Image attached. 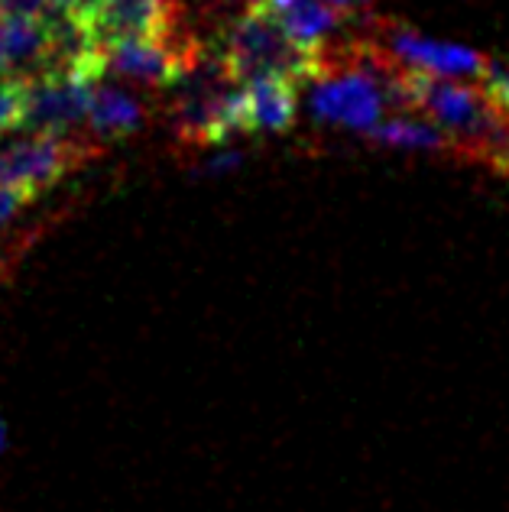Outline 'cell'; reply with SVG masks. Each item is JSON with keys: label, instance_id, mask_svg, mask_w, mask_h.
I'll use <instances>...</instances> for the list:
<instances>
[{"label": "cell", "instance_id": "17", "mask_svg": "<svg viewBox=\"0 0 509 512\" xmlns=\"http://www.w3.org/2000/svg\"><path fill=\"white\" fill-rule=\"evenodd\" d=\"M0 448H4V422H0Z\"/></svg>", "mask_w": 509, "mask_h": 512}, {"label": "cell", "instance_id": "3", "mask_svg": "<svg viewBox=\"0 0 509 512\" xmlns=\"http://www.w3.org/2000/svg\"><path fill=\"white\" fill-rule=\"evenodd\" d=\"M98 153V146L82 137L10 127L0 133V185L20 188L30 198H39L72 175L82 163Z\"/></svg>", "mask_w": 509, "mask_h": 512}, {"label": "cell", "instance_id": "18", "mask_svg": "<svg viewBox=\"0 0 509 512\" xmlns=\"http://www.w3.org/2000/svg\"><path fill=\"white\" fill-rule=\"evenodd\" d=\"M208 4H227V0H208Z\"/></svg>", "mask_w": 509, "mask_h": 512}, {"label": "cell", "instance_id": "14", "mask_svg": "<svg viewBox=\"0 0 509 512\" xmlns=\"http://www.w3.org/2000/svg\"><path fill=\"white\" fill-rule=\"evenodd\" d=\"M484 159H487V163H490L493 169H497L500 175H506V179H509V124L503 127L500 137L490 143V150L484 153Z\"/></svg>", "mask_w": 509, "mask_h": 512}, {"label": "cell", "instance_id": "5", "mask_svg": "<svg viewBox=\"0 0 509 512\" xmlns=\"http://www.w3.org/2000/svg\"><path fill=\"white\" fill-rule=\"evenodd\" d=\"M377 43L390 56L406 65V69L441 75V78H480L487 69L490 56L477 52L471 46L448 43V39H432L406 23H380Z\"/></svg>", "mask_w": 509, "mask_h": 512}, {"label": "cell", "instance_id": "12", "mask_svg": "<svg viewBox=\"0 0 509 512\" xmlns=\"http://www.w3.org/2000/svg\"><path fill=\"white\" fill-rule=\"evenodd\" d=\"M56 0H0V17H49Z\"/></svg>", "mask_w": 509, "mask_h": 512}, {"label": "cell", "instance_id": "9", "mask_svg": "<svg viewBox=\"0 0 509 512\" xmlns=\"http://www.w3.org/2000/svg\"><path fill=\"white\" fill-rule=\"evenodd\" d=\"M367 137L380 146H393V150H422V153H454V143L441 133L428 117L412 114H393L383 117L377 127L367 130Z\"/></svg>", "mask_w": 509, "mask_h": 512}, {"label": "cell", "instance_id": "2", "mask_svg": "<svg viewBox=\"0 0 509 512\" xmlns=\"http://www.w3.org/2000/svg\"><path fill=\"white\" fill-rule=\"evenodd\" d=\"M211 49L218 52L237 82L253 78H286V82L308 85L321 72V56L302 49L296 39H289L270 13L250 10L227 20Z\"/></svg>", "mask_w": 509, "mask_h": 512}, {"label": "cell", "instance_id": "10", "mask_svg": "<svg viewBox=\"0 0 509 512\" xmlns=\"http://www.w3.org/2000/svg\"><path fill=\"white\" fill-rule=\"evenodd\" d=\"M477 82L487 91V98L500 107V114L509 117V59H490Z\"/></svg>", "mask_w": 509, "mask_h": 512}, {"label": "cell", "instance_id": "8", "mask_svg": "<svg viewBox=\"0 0 509 512\" xmlns=\"http://www.w3.org/2000/svg\"><path fill=\"white\" fill-rule=\"evenodd\" d=\"M146 117H150V111H146L143 98L140 94H133L130 88L98 82L95 91H91L88 130L98 143L133 137L137 130H143Z\"/></svg>", "mask_w": 509, "mask_h": 512}, {"label": "cell", "instance_id": "13", "mask_svg": "<svg viewBox=\"0 0 509 512\" xmlns=\"http://www.w3.org/2000/svg\"><path fill=\"white\" fill-rule=\"evenodd\" d=\"M30 195L20 192V188H10V185H0V227H7L10 218L17 214L23 205H30Z\"/></svg>", "mask_w": 509, "mask_h": 512}, {"label": "cell", "instance_id": "7", "mask_svg": "<svg viewBox=\"0 0 509 512\" xmlns=\"http://www.w3.org/2000/svg\"><path fill=\"white\" fill-rule=\"evenodd\" d=\"M240 133H283L299 117V85L286 78L240 82L237 94Z\"/></svg>", "mask_w": 509, "mask_h": 512}, {"label": "cell", "instance_id": "15", "mask_svg": "<svg viewBox=\"0 0 509 512\" xmlns=\"http://www.w3.org/2000/svg\"><path fill=\"white\" fill-rule=\"evenodd\" d=\"M240 159H244V156H240V153H218V156H211L208 159V163L202 166V172L205 175H224V172H231V169H237L240 166Z\"/></svg>", "mask_w": 509, "mask_h": 512}, {"label": "cell", "instance_id": "1", "mask_svg": "<svg viewBox=\"0 0 509 512\" xmlns=\"http://www.w3.org/2000/svg\"><path fill=\"white\" fill-rule=\"evenodd\" d=\"M403 85L406 111L428 117L432 124L454 143V153L480 156L490 150V143L500 137L509 117L500 114V107L487 98V91L467 85L464 78H441L406 69L399 72Z\"/></svg>", "mask_w": 509, "mask_h": 512}, {"label": "cell", "instance_id": "6", "mask_svg": "<svg viewBox=\"0 0 509 512\" xmlns=\"http://www.w3.org/2000/svg\"><path fill=\"white\" fill-rule=\"evenodd\" d=\"M182 30V0H98L88 20L98 46L133 36H176Z\"/></svg>", "mask_w": 509, "mask_h": 512}, {"label": "cell", "instance_id": "11", "mask_svg": "<svg viewBox=\"0 0 509 512\" xmlns=\"http://www.w3.org/2000/svg\"><path fill=\"white\" fill-rule=\"evenodd\" d=\"M23 120V78H0V133Z\"/></svg>", "mask_w": 509, "mask_h": 512}, {"label": "cell", "instance_id": "16", "mask_svg": "<svg viewBox=\"0 0 509 512\" xmlns=\"http://www.w3.org/2000/svg\"><path fill=\"white\" fill-rule=\"evenodd\" d=\"M325 4L328 7H334V10H338V13H344V17H357V4H354V0H325Z\"/></svg>", "mask_w": 509, "mask_h": 512}, {"label": "cell", "instance_id": "4", "mask_svg": "<svg viewBox=\"0 0 509 512\" xmlns=\"http://www.w3.org/2000/svg\"><path fill=\"white\" fill-rule=\"evenodd\" d=\"M101 78L78 69H43L23 78V120L20 127L78 137V127L88 124L91 91Z\"/></svg>", "mask_w": 509, "mask_h": 512}]
</instances>
